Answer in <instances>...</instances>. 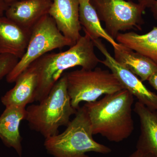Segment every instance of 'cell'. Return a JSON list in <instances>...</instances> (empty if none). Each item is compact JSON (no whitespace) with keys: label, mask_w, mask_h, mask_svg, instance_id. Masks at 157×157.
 <instances>
[{"label":"cell","mask_w":157,"mask_h":157,"mask_svg":"<svg viewBox=\"0 0 157 157\" xmlns=\"http://www.w3.org/2000/svg\"><path fill=\"white\" fill-rule=\"evenodd\" d=\"M94 47L85 33L67 50L45 54L32 63L38 78L35 101L40 102L47 97L65 70L77 66L86 70L95 69L101 60L95 53Z\"/></svg>","instance_id":"obj_1"},{"label":"cell","mask_w":157,"mask_h":157,"mask_svg":"<svg viewBox=\"0 0 157 157\" xmlns=\"http://www.w3.org/2000/svg\"><path fill=\"white\" fill-rule=\"evenodd\" d=\"M134 101V96L123 89L85 104L93 135H101L116 143L128 138L134 130L132 114Z\"/></svg>","instance_id":"obj_2"},{"label":"cell","mask_w":157,"mask_h":157,"mask_svg":"<svg viewBox=\"0 0 157 157\" xmlns=\"http://www.w3.org/2000/svg\"><path fill=\"white\" fill-rule=\"evenodd\" d=\"M26 110L25 120L31 129L42 134L45 139L59 134V128L67 126L71 116L77 112L71 105L65 74L46 98L39 104L29 106Z\"/></svg>","instance_id":"obj_3"},{"label":"cell","mask_w":157,"mask_h":157,"mask_svg":"<svg viewBox=\"0 0 157 157\" xmlns=\"http://www.w3.org/2000/svg\"><path fill=\"white\" fill-rule=\"evenodd\" d=\"M91 124L85 106L79 107L75 117L60 134L45 138L44 146L54 157H89L90 152L102 154L111 149L98 143L93 137Z\"/></svg>","instance_id":"obj_4"},{"label":"cell","mask_w":157,"mask_h":157,"mask_svg":"<svg viewBox=\"0 0 157 157\" xmlns=\"http://www.w3.org/2000/svg\"><path fill=\"white\" fill-rule=\"evenodd\" d=\"M68 94L73 108L78 109L82 102H95L103 95L124 89L113 73L100 68L82 69L65 74Z\"/></svg>","instance_id":"obj_5"},{"label":"cell","mask_w":157,"mask_h":157,"mask_svg":"<svg viewBox=\"0 0 157 157\" xmlns=\"http://www.w3.org/2000/svg\"><path fill=\"white\" fill-rule=\"evenodd\" d=\"M73 45L71 41L59 30L53 18L49 14H46L31 29L25 53L6 76V80L9 83L15 82L18 76L32 63L42 56L54 49Z\"/></svg>","instance_id":"obj_6"},{"label":"cell","mask_w":157,"mask_h":157,"mask_svg":"<svg viewBox=\"0 0 157 157\" xmlns=\"http://www.w3.org/2000/svg\"><path fill=\"white\" fill-rule=\"evenodd\" d=\"M105 30L113 39L121 31L141 29L146 8L139 4L125 0H90Z\"/></svg>","instance_id":"obj_7"},{"label":"cell","mask_w":157,"mask_h":157,"mask_svg":"<svg viewBox=\"0 0 157 157\" xmlns=\"http://www.w3.org/2000/svg\"><path fill=\"white\" fill-rule=\"evenodd\" d=\"M95 47L100 51L105 57L100 61L111 70V73L117 78L124 89L137 98L138 102L149 109L157 111V95L148 90L142 81L130 70L118 63L107 50L101 39L93 40Z\"/></svg>","instance_id":"obj_8"},{"label":"cell","mask_w":157,"mask_h":157,"mask_svg":"<svg viewBox=\"0 0 157 157\" xmlns=\"http://www.w3.org/2000/svg\"><path fill=\"white\" fill-rule=\"evenodd\" d=\"M48 14L59 30L75 45L80 37L78 0H52Z\"/></svg>","instance_id":"obj_9"},{"label":"cell","mask_w":157,"mask_h":157,"mask_svg":"<svg viewBox=\"0 0 157 157\" xmlns=\"http://www.w3.org/2000/svg\"><path fill=\"white\" fill-rule=\"evenodd\" d=\"M52 0H17L9 4L6 17L31 30L43 16L48 14Z\"/></svg>","instance_id":"obj_10"},{"label":"cell","mask_w":157,"mask_h":157,"mask_svg":"<svg viewBox=\"0 0 157 157\" xmlns=\"http://www.w3.org/2000/svg\"><path fill=\"white\" fill-rule=\"evenodd\" d=\"M31 33L6 16H0V54L12 55L20 59L25 53Z\"/></svg>","instance_id":"obj_11"},{"label":"cell","mask_w":157,"mask_h":157,"mask_svg":"<svg viewBox=\"0 0 157 157\" xmlns=\"http://www.w3.org/2000/svg\"><path fill=\"white\" fill-rule=\"evenodd\" d=\"M37 81L36 72L31 64L18 76L14 87L2 97V103L6 107L14 105L25 107L35 101Z\"/></svg>","instance_id":"obj_12"},{"label":"cell","mask_w":157,"mask_h":157,"mask_svg":"<svg viewBox=\"0 0 157 157\" xmlns=\"http://www.w3.org/2000/svg\"><path fill=\"white\" fill-rule=\"evenodd\" d=\"M26 117L25 107L14 105L6 107L0 116V139L6 146L14 148L20 157L22 155V138L19 126Z\"/></svg>","instance_id":"obj_13"},{"label":"cell","mask_w":157,"mask_h":157,"mask_svg":"<svg viewBox=\"0 0 157 157\" xmlns=\"http://www.w3.org/2000/svg\"><path fill=\"white\" fill-rule=\"evenodd\" d=\"M134 110L140 123V133L136 149L157 157V111L149 109L138 101Z\"/></svg>","instance_id":"obj_14"},{"label":"cell","mask_w":157,"mask_h":157,"mask_svg":"<svg viewBox=\"0 0 157 157\" xmlns=\"http://www.w3.org/2000/svg\"><path fill=\"white\" fill-rule=\"evenodd\" d=\"M114 59L118 63L130 70L142 82L148 80L157 72V63L147 57L120 44L113 48Z\"/></svg>","instance_id":"obj_15"},{"label":"cell","mask_w":157,"mask_h":157,"mask_svg":"<svg viewBox=\"0 0 157 157\" xmlns=\"http://www.w3.org/2000/svg\"><path fill=\"white\" fill-rule=\"evenodd\" d=\"M116 42L143 55L157 63V27L147 33L140 35L134 33H120Z\"/></svg>","instance_id":"obj_16"},{"label":"cell","mask_w":157,"mask_h":157,"mask_svg":"<svg viewBox=\"0 0 157 157\" xmlns=\"http://www.w3.org/2000/svg\"><path fill=\"white\" fill-rule=\"evenodd\" d=\"M79 22L85 33L92 40L103 38L112 45L113 48L119 47L118 43L107 33L101 25V20L90 0H78Z\"/></svg>","instance_id":"obj_17"},{"label":"cell","mask_w":157,"mask_h":157,"mask_svg":"<svg viewBox=\"0 0 157 157\" xmlns=\"http://www.w3.org/2000/svg\"><path fill=\"white\" fill-rule=\"evenodd\" d=\"M19 59L14 56L3 54L0 56V80L11 73L19 61Z\"/></svg>","instance_id":"obj_18"},{"label":"cell","mask_w":157,"mask_h":157,"mask_svg":"<svg viewBox=\"0 0 157 157\" xmlns=\"http://www.w3.org/2000/svg\"><path fill=\"white\" fill-rule=\"evenodd\" d=\"M128 157H154L151 155L136 149L135 151L133 152Z\"/></svg>","instance_id":"obj_19"},{"label":"cell","mask_w":157,"mask_h":157,"mask_svg":"<svg viewBox=\"0 0 157 157\" xmlns=\"http://www.w3.org/2000/svg\"><path fill=\"white\" fill-rule=\"evenodd\" d=\"M147 81L149 84L157 91V72L151 75Z\"/></svg>","instance_id":"obj_20"},{"label":"cell","mask_w":157,"mask_h":157,"mask_svg":"<svg viewBox=\"0 0 157 157\" xmlns=\"http://www.w3.org/2000/svg\"><path fill=\"white\" fill-rule=\"evenodd\" d=\"M9 4L6 2L5 0H0V16H3Z\"/></svg>","instance_id":"obj_21"},{"label":"cell","mask_w":157,"mask_h":157,"mask_svg":"<svg viewBox=\"0 0 157 157\" xmlns=\"http://www.w3.org/2000/svg\"><path fill=\"white\" fill-rule=\"evenodd\" d=\"M137 1L138 3L144 6L145 8H150L155 0H137Z\"/></svg>","instance_id":"obj_22"},{"label":"cell","mask_w":157,"mask_h":157,"mask_svg":"<svg viewBox=\"0 0 157 157\" xmlns=\"http://www.w3.org/2000/svg\"><path fill=\"white\" fill-rule=\"evenodd\" d=\"M150 8L154 17L157 20V0H155Z\"/></svg>","instance_id":"obj_23"},{"label":"cell","mask_w":157,"mask_h":157,"mask_svg":"<svg viewBox=\"0 0 157 157\" xmlns=\"http://www.w3.org/2000/svg\"><path fill=\"white\" fill-rule=\"evenodd\" d=\"M5 1L8 4H10V3L14 1H17V0H5Z\"/></svg>","instance_id":"obj_24"},{"label":"cell","mask_w":157,"mask_h":157,"mask_svg":"<svg viewBox=\"0 0 157 157\" xmlns=\"http://www.w3.org/2000/svg\"><path fill=\"white\" fill-rule=\"evenodd\" d=\"M1 54H0V56H1Z\"/></svg>","instance_id":"obj_25"}]
</instances>
